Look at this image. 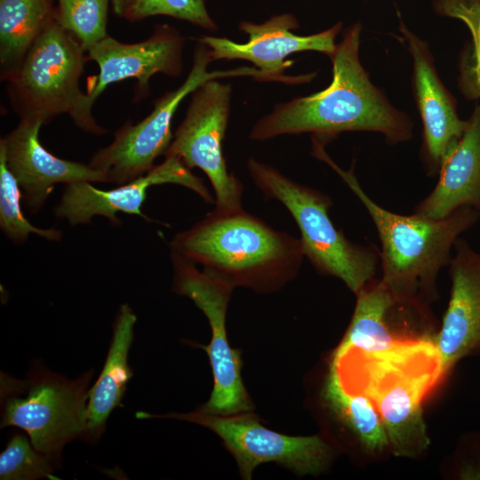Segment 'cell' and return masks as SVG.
I'll list each match as a JSON object with an SVG mask.
<instances>
[{
	"label": "cell",
	"instance_id": "1",
	"mask_svg": "<svg viewBox=\"0 0 480 480\" xmlns=\"http://www.w3.org/2000/svg\"><path fill=\"white\" fill-rule=\"evenodd\" d=\"M362 25L355 23L330 57L332 80L325 89L279 103L252 126L250 139L266 140L283 134L312 133L324 143L344 132H377L388 144L410 140L413 123L396 109L371 81L359 59Z\"/></svg>",
	"mask_w": 480,
	"mask_h": 480
},
{
	"label": "cell",
	"instance_id": "21",
	"mask_svg": "<svg viewBox=\"0 0 480 480\" xmlns=\"http://www.w3.org/2000/svg\"><path fill=\"white\" fill-rule=\"evenodd\" d=\"M55 19L53 0H0V70L6 81Z\"/></svg>",
	"mask_w": 480,
	"mask_h": 480
},
{
	"label": "cell",
	"instance_id": "24",
	"mask_svg": "<svg viewBox=\"0 0 480 480\" xmlns=\"http://www.w3.org/2000/svg\"><path fill=\"white\" fill-rule=\"evenodd\" d=\"M55 19L87 51L108 36L110 0H56Z\"/></svg>",
	"mask_w": 480,
	"mask_h": 480
},
{
	"label": "cell",
	"instance_id": "26",
	"mask_svg": "<svg viewBox=\"0 0 480 480\" xmlns=\"http://www.w3.org/2000/svg\"><path fill=\"white\" fill-rule=\"evenodd\" d=\"M156 15L186 20L208 30L216 29L204 0H135L123 18L138 21Z\"/></svg>",
	"mask_w": 480,
	"mask_h": 480
},
{
	"label": "cell",
	"instance_id": "12",
	"mask_svg": "<svg viewBox=\"0 0 480 480\" xmlns=\"http://www.w3.org/2000/svg\"><path fill=\"white\" fill-rule=\"evenodd\" d=\"M299 27L297 19L285 13L274 16L261 24L242 21L239 29L248 36L245 44L212 36H204L197 41L208 46L212 60H245L252 62L260 73V81L308 83L316 73L297 76L284 75V70L292 63L286 57L303 51L320 52L331 57L336 50L335 38L341 31L342 23L338 22L310 36L292 33Z\"/></svg>",
	"mask_w": 480,
	"mask_h": 480
},
{
	"label": "cell",
	"instance_id": "18",
	"mask_svg": "<svg viewBox=\"0 0 480 480\" xmlns=\"http://www.w3.org/2000/svg\"><path fill=\"white\" fill-rule=\"evenodd\" d=\"M438 174L436 185L415 206L414 214L439 220L465 206L480 213V101L463 134L444 155Z\"/></svg>",
	"mask_w": 480,
	"mask_h": 480
},
{
	"label": "cell",
	"instance_id": "2",
	"mask_svg": "<svg viewBox=\"0 0 480 480\" xmlns=\"http://www.w3.org/2000/svg\"><path fill=\"white\" fill-rule=\"evenodd\" d=\"M330 368L345 389L372 401L396 455L412 457L428 447L421 403L444 375L436 343L404 340L372 354L336 349Z\"/></svg>",
	"mask_w": 480,
	"mask_h": 480
},
{
	"label": "cell",
	"instance_id": "27",
	"mask_svg": "<svg viewBox=\"0 0 480 480\" xmlns=\"http://www.w3.org/2000/svg\"><path fill=\"white\" fill-rule=\"evenodd\" d=\"M459 85L468 100L480 99V34L472 40L460 66Z\"/></svg>",
	"mask_w": 480,
	"mask_h": 480
},
{
	"label": "cell",
	"instance_id": "5",
	"mask_svg": "<svg viewBox=\"0 0 480 480\" xmlns=\"http://www.w3.org/2000/svg\"><path fill=\"white\" fill-rule=\"evenodd\" d=\"M79 41L54 19L27 52L18 70L7 81V93L20 118L48 123L68 114L86 132L102 135L79 79L88 60Z\"/></svg>",
	"mask_w": 480,
	"mask_h": 480
},
{
	"label": "cell",
	"instance_id": "11",
	"mask_svg": "<svg viewBox=\"0 0 480 480\" xmlns=\"http://www.w3.org/2000/svg\"><path fill=\"white\" fill-rule=\"evenodd\" d=\"M217 79L204 82L191 93L186 116L164 156L180 158L190 170H202L214 191L215 211L231 212L243 209L244 187L228 171L223 156L232 90Z\"/></svg>",
	"mask_w": 480,
	"mask_h": 480
},
{
	"label": "cell",
	"instance_id": "25",
	"mask_svg": "<svg viewBox=\"0 0 480 480\" xmlns=\"http://www.w3.org/2000/svg\"><path fill=\"white\" fill-rule=\"evenodd\" d=\"M54 462L41 453L23 435H14L0 454L1 480L59 479Z\"/></svg>",
	"mask_w": 480,
	"mask_h": 480
},
{
	"label": "cell",
	"instance_id": "10",
	"mask_svg": "<svg viewBox=\"0 0 480 480\" xmlns=\"http://www.w3.org/2000/svg\"><path fill=\"white\" fill-rule=\"evenodd\" d=\"M173 268L172 291L188 297L208 319L212 339L206 351L213 374V388L209 400L199 407L204 412L229 415L252 410V400L244 386L241 352L228 340L226 316L235 288L229 282L172 252Z\"/></svg>",
	"mask_w": 480,
	"mask_h": 480
},
{
	"label": "cell",
	"instance_id": "19",
	"mask_svg": "<svg viewBox=\"0 0 480 480\" xmlns=\"http://www.w3.org/2000/svg\"><path fill=\"white\" fill-rule=\"evenodd\" d=\"M137 317L128 304L120 306L113 324L107 357L95 384L89 389L86 440L97 442L108 418L117 407L132 376L128 363Z\"/></svg>",
	"mask_w": 480,
	"mask_h": 480
},
{
	"label": "cell",
	"instance_id": "16",
	"mask_svg": "<svg viewBox=\"0 0 480 480\" xmlns=\"http://www.w3.org/2000/svg\"><path fill=\"white\" fill-rule=\"evenodd\" d=\"M43 124L36 118H20L17 126L0 140V151L32 213L43 208L56 184L108 182L103 172L89 164L59 158L45 149L39 140Z\"/></svg>",
	"mask_w": 480,
	"mask_h": 480
},
{
	"label": "cell",
	"instance_id": "23",
	"mask_svg": "<svg viewBox=\"0 0 480 480\" xmlns=\"http://www.w3.org/2000/svg\"><path fill=\"white\" fill-rule=\"evenodd\" d=\"M22 192L13 174L8 169L4 155L0 151V227L4 235L15 244L26 242L30 234L49 241H60L61 231L39 228L24 216L20 201Z\"/></svg>",
	"mask_w": 480,
	"mask_h": 480
},
{
	"label": "cell",
	"instance_id": "6",
	"mask_svg": "<svg viewBox=\"0 0 480 480\" xmlns=\"http://www.w3.org/2000/svg\"><path fill=\"white\" fill-rule=\"evenodd\" d=\"M246 164L262 195L280 202L291 213L300 232L304 255L319 273L340 279L355 293L374 278L380 253L348 240L336 228L329 216L332 201L326 194L254 157Z\"/></svg>",
	"mask_w": 480,
	"mask_h": 480
},
{
	"label": "cell",
	"instance_id": "20",
	"mask_svg": "<svg viewBox=\"0 0 480 480\" xmlns=\"http://www.w3.org/2000/svg\"><path fill=\"white\" fill-rule=\"evenodd\" d=\"M351 323L337 350L380 353L390 350L404 340L390 329V317L397 302L394 293L382 281L374 278L357 293Z\"/></svg>",
	"mask_w": 480,
	"mask_h": 480
},
{
	"label": "cell",
	"instance_id": "28",
	"mask_svg": "<svg viewBox=\"0 0 480 480\" xmlns=\"http://www.w3.org/2000/svg\"><path fill=\"white\" fill-rule=\"evenodd\" d=\"M457 476L465 480H480V435L467 438L461 447Z\"/></svg>",
	"mask_w": 480,
	"mask_h": 480
},
{
	"label": "cell",
	"instance_id": "9",
	"mask_svg": "<svg viewBox=\"0 0 480 480\" xmlns=\"http://www.w3.org/2000/svg\"><path fill=\"white\" fill-rule=\"evenodd\" d=\"M137 418H166L205 427L220 437L236 459L243 479L252 478L254 468L275 462L299 476L318 475L329 464L332 451L319 436H291L263 426L252 411L229 415L200 410L164 415L138 412Z\"/></svg>",
	"mask_w": 480,
	"mask_h": 480
},
{
	"label": "cell",
	"instance_id": "4",
	"mask_svg": "<svg viewBox=\"0 0 480 480\" xmlns=\"http://www.w3.org/2000/svg\"><path fill=\"white\" fill-rule=\"evenodd\" d=\"M312 140L314 156L340 175L375 225L381 244V281L398 296L425 301L434 299L436 277L441 268L450 264L455 241L478 221L480 213L465 206L444 219L432 220L388 211L364 192L353 166L348 171L341 169L326 154L323 143Z\"/></svg>",
	"mask_w": 480,
	"mask_h": 480
},
{
	"label": "cell",
	"instance_id": "8",
	"mask_svg": "<svg viewBox=\"0 0 480 480\" xmlns=\"http://www.w3.org/2000/svg\"><path fill=\"white\" fill-rule=\"evenodd\" d=\"M212 61L208 46L197 41L193 65L183 84L159 98L150 114L141 121L124 124L115 133L113 141L93 155L89 165L103 172L108 182L118 185L142 176L152 169L155 160L168 149L173 137L172 117L187 95L214 78L234 76L260 77V71L256 68L243 67L209 72L207 67Z\"/></svg>",
	"mask_w": 480,
	"mask_h": 480
},
{
	"label": "cell",
	"instance_id": "17",
	"mask_svg": "<svg viewBox=\"0 0 480 480\" xmlns=\"http://www.w3.org/2000/svg\"><path fill=\"white\" fill-rule=\"evenodd\" d=\"M453 248L451 298L436 342L444 374L460 359L480 354V252L460 237Z\"/></svg>",
	"mask_w": 480,
	"mask_h": 480
},
{
	"label": "cell",
	"instance_id": "13",
	"mask_svg": "<svg viewBox=\"0 0 480 480\" xmlns=\"http://www.w3.org/2000/svg\"><path fill=\"white\" fill-rule=\"evenodd\" d=\"M92 182L81 180L67 184L54 209L56 217L71 226L89 223L94 216H103L117 225L116 213L124 212L148 219L141 211L148 188L161 184H177L196 193L206 203L214 198L204 184L180 158L165 156L147 173L111 189H100Z\"/></svg>",
	"mask_w": 480,
	"mask_h": 480
},
{
	"label": "cell",
	"instance_id": "7",
	"mask_svg": "<svg viewBox=\"0 0 480 480\" xmlns=\"http://www.w3.org/2000/svg\"><path fill=\"white\" fill-rule=\"evenodd\" d=\"M89 370L76 380L47 369H32L27 378H1V427L15 426L36 450L58 462L66 444L86 438Z\"/></svg>",
	"mask_w": 480,
	"mask_h": 480
},
{
	"label": "cell",
	"instance_id": "3",
	"mask_svg": "<svg viewBox=\"0 0 480 480\" xmlns=\"http://www.w3.org/2000/svg\"><path fill=\"white\" fill-rule=\"evenodd\" d=\"M204 270L258 292H271L296 277L305 257L300 238L274 229L243 209L212 211L170 242Z\"/></svg>",
	"mask_w": 480,
	"mask_h": 480
},
{
	"label": "cell",
	"instance_id": "29",
	"mask_svg": "<svg viewBox=\"0 0 480 480\" xmlns=\"http://www.w3.org/2000/svg\"><path fill=\"white\" fill-rule=\"evenodd\" d=\"M135 0H110L113 12L119 17H124Z\"/></svg>",
	"mask_w": 480,
	"mask_h": 480
},
{
	"label": "cell",
	"instance_id": "14",
	"mask_svg": "<svg viewBox=\"0 0 480 480\" xmlns=\"http://www.w3.org/2000/svg\"><path fill=\"white\" fill-rule=\"evenodd\" d=\"M185 38L172 27L155 28L146 40L121 43L110 36L89 48L87 58L99 67V74L86 92L91 107L111 84L127 78L137 80L138 95H147L151 76L162 73L178 76L182 70Z\"/></svg>",
	"mask_w": 480,
	"mask_h": 480
},
{
	"label": "cell",
	"instance_id": "22",
	"mask_svg": "<svg viewBox=\"0 0 480 480\" xmlns=\"http://www.w3.org/2000/svg\"><path fill=\"white\" fill-rule=\"evenodd\" d=\"M322 395L331 412L356 435L366 450L380 452L389 444L383 421L372 401L364 394L345 389L330 367Z\"/></svg>",
	"mask_w": 480,
	"mask_h": 480
},
{
	"label": "cell",
	"instance_id": "15",
	"mask_svg": "<svg viewBox=\"0 0 480 480\" xmlns=\"http://www.w3.org/2000/svg\"><path fill=\"white\" fill-rule=\"evenodd\" d=\"M399 29L412 58V89L423 126V162L428 175L435 176L449 148L463 134L467 119L458 116L457 100L440 79L428 42L401 17Z\"/></svg>",
	"mask_w": 480,
	"mask_h": 480
}]
</instances>
